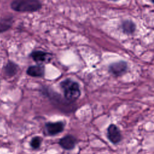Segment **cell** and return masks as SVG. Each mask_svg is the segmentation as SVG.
<instances>
[{
    "mask_svg": "<svg viewBox=\"0 0 154 154\" xmlns=\"http://www.w3.org/2000/svg\"><path fill=\"white\" fill-rule=\"evenodd\" d=\"M12 19L6 18L3 19L0 21V32H4L8 29L11 25Z\"/></svg>",
    "mask_w": 154,
    "mask_h": 154,
    "instance_id": "8fae6325",
    "label": "cell"
},
{
    "mask_svg": "<svg viewBox=\"0 0 154 154\" xmlns=\"http://www.w3.org/2000/svg\"><path fill=\"white\" fill-rule=\"evenodd\" d=\"M60 145L66 150H71L73 149L76 144L75 138L70 135H66L59 141Z\"/></svg>",
    "mask_w": 154,
    "mask_h": 154,
    "instance_id": "8992f818",
    "label": "cell"
},
{
    "mask_svg": "<svg viewBox=\"0 0 154 154\" xmlns=\"http://www.w3.org/2000/svg\"><path fill=\"white\" fill-rule=\"evenodd\" d=\"M26 73L28 75L33 77H41L43 76L45 70L42 66H32L28 67Z\"/></svg>",
    "mask_w": 154,
    "mask_h": 154,
    "instance_id": "ba28073f",
    "label": "cell"
},
{
    "mask_svg": "<svg viewBox=\"0 0 154 154\" xmlns=\"http://www.w3.org/2000/svg\"><path fill=\"white\" fill-rule=\"evenodd\" d=\"M151 1H152V2H153L154 3V0H151Z\"/></svg>",
    "mask_w": 154,
    "mask_h": 154,
    "instance_id": "4fadbf2b",
    "label": "cell"
},
{
    "mask_svg": "<svg viewBox=\"0 0 154 154\" xmlns=\"http://www.w3.org/2000/svg\"><path fill=\"white\" fill-rule=\"evenodd\" d=\"M60 84L67 100L73 102L80 96L81 91L79 84L76 82L71 79H66Z\"/></svg>",
    "mask_w": 154,
    "mask_h": 154,
    "instance_id": "7a4b0ae2",
    "label": "cell"
},
{
    "mask_svg": "<svg viewBox=\"0 0 154 154\" xmlns=\"http://www.w3.org/2000/svg\"><path fill=\"white\" fill-rule=\"evenodd\" d=\"M41 141L42 139L40 137H35L31 141V146L32 147V148L36 149L40 147L41 144Z\"/></svg>",
    "mask_w": 154,
    "mask_h": 154,
    "instance_id": "7c38bea8",
    "label": "cell"
},
{
    "mask_svg": "<svg viewBox=\"0 0 154 154\" xmlns=\"http://www.w3.org/2000/svg\"><path fill=\"white\" fill-rule=\"evenodd\" d=\"M64 128V124L62 122H49L46 124V130L50 135H55L61 132Z\"/></svg>",
    "mask_w": 154,
    "mask_h": 154,
    "instance_id": "5b68a950",
    "label": "cell"
},
{
    "mask_svg": "<svg viewBox=\"0 0 154 154\" xmlns=\"http://www.w3.org/2000/svg\"><path fill=\"white\" fill-rule=\"evenodd\" d=\"M128 69V64L124 61H119L111 64L109 66V71L116 76H120L125 74Z\"/></svg>",
    "mask_w": 154,
    "mask_h": 154,
    "instance_id": "3957f363",
    "label": "cell"
},
{
    "mask_svg": "<svg viewBox=\"0 0 154 154\" xmlns=\"http://www.w3.org/2000/svg\"><path fill=\"white\" fill-rule=\"evenodd\" d=\"M122 29L126 34H132L135 29V25L131 20H125L122 23Z\"/></svg>",
    "mask_w": 154,
    "mask_h": 154,
    "instance_id": "9c48e42d",
    "label": "cell"
},
{
    "mask_svg": "<svg viewBox=\"0 0 154 154\" xmlns=\"http://www.w3.org/2000/svg\"><path fill=\"white\" fill-rule=\"evenodd\" d=\"M11 7L19 12H33L40 10L42 5L38 0H13Z\"/></svg>",
    "mask_w": 154,
    "mask_h": 154,
    "instance_id": "6da1fadb",
    "label": "cell"
},
{
    "mask_svg": "<svg viewBox=\"0 0 154 154\" xmlns=\"http://www.w3.org/2000/svg\"><path fill=\"white\" fill-rule=\"evenodd\" d=\"M5 73L7 76H11L17 72V66L12 62H9L5 67Z\"/></svg>",
    "mask_w": 154,
    "mask_h": 154,
    "instance_id": "30bf717a",
    "label": "cell"
},
{
    "mask_svg": "<svg viewBox=\"0 0 154 154\" xmlns=\"http://www.w3.org/2000/svg\"><path fill=\"white\" fill-rule=\"evenodd\" d=\"M31 56L32 58L38 63L46 62L50 59L49 54L41 51H36L32 52L31 54Z\"/></svg>",
    "mask_w": 154,
    "mask_h": 154,
    "instance_id": "52a82bcc",
    "label": "cell"
},
{
    "mask_svg": "<svg viewBox=\"0 0 154 154\" xmlns=\"http://www.w3.org/2000/svg\"><path fill=\"white\" fill-rule=\"evenodd\" d=\"M107 138L113 144H117L122 140L120 131L114 124H111L108 127Z\"/></svg>",
    "mask_w": 154,
    "mask_h": 154,
    "instance_id": "277c9868",
    "label": "cell"
}]
</instances>
